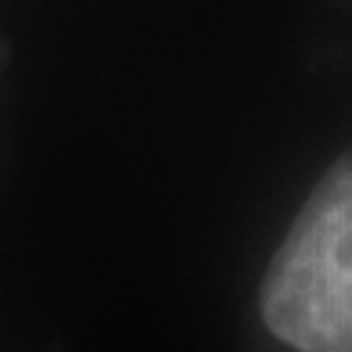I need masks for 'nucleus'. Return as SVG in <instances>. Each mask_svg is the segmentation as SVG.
Returning a JSON list of instances; mask_svg holds the SVG:
<instances>
[{
    "label": "nucleus",
    "instance_id": "f257e3e1",
    "mask_svg": "<svg viewBox=\"0 0 352 352\" xmlns=\"http://www.w3.org/2000/svg\"><path fill=\"white\" fill-rule=\"evenodd\" d=\"M263 320L295 352H352V155L327 169L277 248Z\"/></svg>",
    "mask_w": 352,
    "mask_h": 352
}]
</instances>
